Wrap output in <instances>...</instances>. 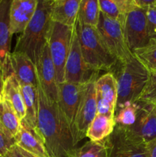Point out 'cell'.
I'll return each mask as SVG.
<instances>
[{"mask_svg": "<svg viewBox=\"0 0 156 157\" xmlns=\"http://www.w3.org/2000/svg\"><path fill=\"white\" fill-rule=\"evenodd\" d=\"M38 113L36 130L49 157H69L76 144L58 102H50L38 83Z\"/></svg>", "mask_w": 156, "mask_h": 157, "instance_id": "cell-1", "label": "cell"}, {"mask_svg": "<svg viewBox=\"0 0 156 157\" xmlns=\"http://www.w3.org/2000/svg\"><path fill=\"white\" fill-rule=\"evenodd\" d=\"M52 0H38L35 14L25 29L17 40L14 52L25 53L34 63H38L44 45L51 23Z\"/></svg>", "mask_w": 156, "mask_h": 157, "instance_id": "cell-2", "label": "cell"}, {"mask_svg": "<svg viewBox=\"0 0 156 157\" xmlns=\"http://www.w3.org/2000/svg\"><path fill=\"white\" fill-rule=\"evenodd\" d=\"M111 72L117 83L116 110L139 101L148 82L149 71L136 56L124 63L117 62Z\"/></svg>", "mask_w": 156, "mask_h": 157, "instance_id": "cell-3", "label": "cell"}, {"mask_svg": "<svg viewBox=\"0 0 156 157\" xmlns=\"http://www.w3.org/2000/svg\"><path fill=\"white\" fill-rule=\"evenodd\" d=\"M75 29L87 65L97 71H112L118 61L105 45L96 27L80 24L76 20Z\"/></svg>", "mask_w": 156, "mask_h": 157, "instance_id": "cell-4", "label": "cell"}, {"mask_svg": "<svg viewBox=\"0 0 156 157\" xmlns=\"http://www.w3.org/2000/svg\"><path fill=\"white\" fill-rule=\"evenodd\" d=\"M73 28L51 21L47 35V44L54 64L58 84L64 82V69L70 52Z\"/></svg>", "mask_w": 156, "mask_h": 157, "instance_id": "cell-5", "label": "cell"}, {"mask_svg": "<svg viewBox=\"0 0 156 157\" xmlns=\"http://www.w3.org/2000/svg\"><path fill=\"white\" fill-rule=\"evenodd\" d=\"M96 29L105 45L118 62L124 63L134 56L127 44L123 27L119 21L100 12Z\"/></svg>", "mask_w": 156, "mask_h": 157, "instance_id": "cell-6", "label": "cell"}, {"mask_svg": "<svg viewBox=\"0 0 156 157\" xmlns=\"http://www.w3.org/2000/svg\"><path fill=\"white\" fill-rule=\"evenodd\" d=\"M98 72L90 68L84 61L74 25L70 52L65 64L64 81L77 84H87L97 79Z\"/></svg>", "mask_w": 156, "mask_h": 157, "instance_id": "cell-7", "label": "cell"}, {"mask_svg": "<svg viewBox=\"0 0 156 157\" xmlns=\"http://www.w3.org/2000/svg\"><path fill=\"white\" fill-rule=\"evenodd\" d=\"M104 142L107 157H148L146 144L131 137L120 126H115Z\"/></svg>", "mask_w": 156, "mask_h": 157, "instance_id": "cell-8", "label": "cell"}, {"mask_svg": "<svg viewBox=\"0 0 156 157\" xmlns=\"http://www.w3.org/2000/svg\"><path fill=\"white\" fill-rule=\"evenodd\" d=\"M123 30L128 48L132 53L148 45L151 38L148 32L146 9L137 7L125 14Z\"/></svg>", "mask_w": 156, "mask_h": 157, "instance_id": "cell-9", "label": "cell"}, {"mask_svg": "<svg viewBox=\"0 0 156 157\" xmlns=\"http://www.w3.org/2000/svg\"><path fill=\"white\" fill-rule=\"evenodd\" d=\"M95 81L84 84L75 120V142H78L87 137L89 126L97 113Z\"/></svg>", "mask_w": 156, "mask_h": 157, "instance_id": "cell-10", "label": "cell"}, {"mask_svg": "<svg viewBox=\"0 0 156 157\" xmlns=\"http://www.w3.org/2000/svg\"><path fill=\"white\" fill-rule=\"evenodd\" d=\"M138 104L134 124L123 128L131 137L147 144L156 138V105L139 101Z\"/></svg>", "mask_w": 156, "mask_h": 157, "instance_id": "cell-11", "label": "cell"}, {"mask_svg": "<svg viewBox=\"0 0 156 157\" xmlns=\"http://www.w3.org/2000/svg\"><path fill=\"white\" fill-rule=\"evenodd\" d=\"M84 85L65 81L58 84V106L71 129L73 137L75 136V120Z\"/></svg>", "mask_w": 156, "mask_h": 157, "instance_id": "cell-12", "label": "cell"}, {"mask_svg": "<svg viewBox=\"0 0 156 157\" xmlns=\"http://www.w3.org/2000/svg\"><path fill=\"white\" fill-rule=\"evenodd\" d=\"M38 84L44 94L50 102H58V84L57 81L56 71L50 56L47 40L42 51L41 57L36 64Z\"/></svg>", "mask_w": 156, "mask_h": 157, "instance_id": "cell-13", "label": "cell"}, {"mask_svg": "<svg viewBox=\"0 0 156 157\" xmlns=\"http://www.w3.org/2000/svg\"><path fill=\"white\" fill-rule=\"evenodd\" d=\"M97 113L115 116L117 101V83L111 71L106 72L95 82Z\"/></svg>", "mask_w": 156, "mask_h": 157, "instance_id": "cell-14", "label": "cell"}, {"mask_svg": "<svg viewBox=\"0 0 156 157\" xmlns=\"http://www.w3.org/2000/svg\"><path fill=\"white\" fill-rule=\"evenodd\" d=\"M11 72L14 74L20 85L38 86L37 68L34 61L25 53L13 52L9 57Z\"/></svg>", "mask_w": 156, "mask_h": 157, "instance_id": "cell-15", "label": "cell"}, {"mask_svg": "<svg viewBox=\"0 0 156 157\" xmlns=\"http://www.w3.org/2000/svg\"><path fill=\"white\" fill-rule=\"evenodd\" d=\"M15 145L35 157H49L46 151L43 140L36 129L31 127L24 121L21 125L15 136Z\"/></svg>", "mask_w": 156, "mask_h": 157, "instance_id": "cell-16", "label": "cell"}, {"mask_svg": "<svg viewBox=\"0 0 156 157\" xmlns=\"http://www.w3.org/2000/svg\"><path fill=\"white\" fill-rule=\"evenodd\" d=\"M38 0H12L10 6V32L22 33L35 14Z\"/></svg>", "mask_w": 156, "mask_h": 157, "instance_id": "cell-17", "label": "cell"}, {"mask_svg": "<svg viewBox=\"0 0 156 157\" xmlns=\"http://www.w3.org/2000/svg\"><path fill=\"white\" fill-rule=\"evenodd\" d=\"M12 0H2L0 2V61L6 74L11 73L9 57L12 35L10 32V6Z\"/></svg>", "mask_w": 156, "mask_h": 157, "instance_id": "cell-18", "label": "cell"}, {"mask_svg": "<svg viewBox=\"0 0 156 157\" xmlns=\"http://www.w3.org/2000/svg\"><path fill=\"white\" fill-rule=\"evenodd\" d=\"M81 0H52L51 20L53 21L74 27L77 19Z\"/></svg>", "mask_w": 156, "mask_h": 157, "instance_id": "cell-19", "label": "cell"}, {"mask_svg": "<svg viewBox=\"0 0 156 157\" xmlns=\"http://www.w3.org/2000/svg\"><path fill=\"white\" fill-rule=\"evenodd\" d=\"M2 99L6 100L11 104L20 121H22L25 117L24 101L21 86L14 74L10 73L5 79Z\"/></svg>", "mask_w": 156, "mask_h": 157, "instance_id": "cell-20", "label": "cell"}, {"mask_svg": "<svg viewBox=\"0 0 156 157\" xmlns=\"http://www.w3.org/2000/svg\"><path fill=\"white\" fill-rule=\"evenodd\" d=\"M116 126L114 117L96 113L94 119L89 126L87 137L93 142H99L110 136Z\"/></svg>", "mask_w": 156, "mask_h": 157, "instance_id": "cell-21", "label": "cell"}, {"mask_svg": "<svg viewBox=\"0 0 156 157\" xmlns=\"http://www.w3.org/2000/svg\"><path fill=\"white\" fill-rule=\"evenodd\" d=\"M20 86L25 107V117L22 121L31 127L35 129L37 127L38 113V87L32 84Z\"/></svg>", "mask_w": 156, "mask_h": 157, "instance_id": "cell-22", "label": "cell"}, {"mask_svg": "<svg viewBox=\"0 0 156 157\" xmlns=\"http://www.w3.org/2000/svg\"><path fill=\"white\" fill-rule=\"evenodd\" d=\"M21 125V121L8 101H0V129L11 138H15Z\"/></svg>", "mask_w": 156, "mask_h": 157, "instance_id": "cell-23", "label": "cell"}, {"mask_svg": "<svg viewBox=\"0 0 156 157\" xmlns=\"http://www.w3.org/2000/svg\"><path fill=\"white\" fill-rule=\"evenodd\" d=\"M99 13V0H81L76 20L80 24L96 27Z\"/></svg>", "mask_w": 156, "mask_h": 157, "instance_id": "cell-24", "label": "cell"}, {"mask_svg": "<svg viewBox=\"0 0 156 157\" xmlns=\"http://www.w3.org/2000/svg\"><path fill=\"white\" fill-rule=\"evenodd\" d=\"M69 157H107L104 140L99 142L88 141L80 147H76Z\"/></svg>", "mask_w": 156, "mask_h": 157, "instance_id": "cell-25", "label": "cell"}, {"mask_svg": "<svg viewBox=\"0 0 156 157\" xmlns=\"http://www.w3.org/2000/svg\"><path fill=\"white\" fill-rule=\"evenodd\" d=\"M133 55L148 71H156V41L151 40L148 45L135 50Z\"/></svg>", "mask_w": 156, "mask_h": 157, "instance_id": "cell-26", "label": "cell"}, {"mask_svg": "<svg viewBox=\"0 0 156 157\" xmlns=\"http://www.w3.org/2000/svg\"><path fill=\"white\" fill-rule=\"evenodd\" d=\"M138 107V101L132 104L122 106L119 109L115 110V123L116 125L122 127H129L134 124L136 118Z\"/></svg>", "mask_w": 156, "mask_h": 157, "instance_id": "cell-27", "label": "cell"}, {"mask_svg": "<svg viewBox=\"0 0 156 157\" xmlns=\"http://www.w3.org/2000/svg\"><path fill=\"white\" fill-rule=\"evenodd\" d=\"M99 10L109 18L119 21L123 27L125 15L122 13L113 0H99Z\"/></svg>", "mask_w": 156, "mask_h": 157, "instance_id": "cell-28", "label": "cell"}, {"mask_svg": "<svg viewBox=\"0 0 156 157\" xmlns=\"http://www.w3.org/2000/svg\"><path fill=\"white\" fill-rule=\"evenodd\" d=\"M139 101L156 105V71L149 72V78Z\"/></svg>", "mask_w": 156, "mask_h": 157, "instance_id": "cell-29", "label": "cell"}, {"mask_svg": "<svg viewBox=\"0 0 156 157\" xmlns=\"http://www.w3.org/2000/svg\"><path fill=\"white\" fill-rule=\"evenodd\" d=\"M148 32L151 40L156 41V8L154 6L146 9Z\"/></svg>", "mask_w": 156, "mask_h": 157, "instance_id": "cell-30", "label": "cell"}, {"mask_svg": "<svg viewBox=\"0 0 156 157\" xmlns=\"http://www.w3.org/2000/svg\"><path fill=\"white\" fill-rule=\"evenodd\" d=\"M15 145V138H11L8 136L0 129V156H4Z\"/></svg>", "mask_w": 156, "mask_h": 157, "instance_id": "cell-31", "label": "cell"}, {"mask_svg": "<svg viewBox=\"0 0 156 157\" xmlns=\"http://www.w3.org/2000/svg\"><path fill=\"white\" fill-rule=\"evenodd\" d=\"M117 5L119 9L123 14H127L130 11L139 7L136 4V0H113Z\"/></svg>", "mask_w": 156, "mask_h": 157, "instance_id": "cell-32", "label": "cell"}, {"mask_svg": "<svg viewBox=\"0 0 156 157\" xmlns=\"http://www.w3.org/2000/svg\"><path fill=\"white\" fill-rule=\"evenodd\" d=\"M8 154L11 157H35L28 152L24 151L22 149L18 147L17 145L13 146L9 151L7 152Z\"/></svg>", "mask_w": 156, "mask_h": 157, "instance_id": "cell-33", "label": "cell"}, {"mask_svg": "<svg viewBox=\"0 0 156 157\" xmlns=\"http://www.w3.org/2000/svg\"><path fill=\"white\" fill-rule=\"evenodd\" d=\"M6 77H7V74H6L2 63L0 61V101L2 99L3 86H4V81Z\"/></svg>", "mask_w": 156, "mask_h": 157, "instance_id": "cell-34", "label": "cell"}, {"mask_svg": "<svg viewBox=\"0 0 156 157\" xmlns=\"http://www.w3.org/2000/svg\"><path fill=\"white\" fill-rule=\"evenodd\" d=\"M148 157H156V138L146 144Z\"/></svg>", "mask_w": 156, "mask_h": 157, "instance_id": "cell-35", "label": "cell"}, {"mask_svg": "<svg viewBox=\"0 0 156 157\" xmlns=\"http://www.w3.org/2000/svg\"><path fill=\"white\" fill-rule=\"evenodd\" d=\"M136 2L139 7L147 9L151 6H154L155 0H136Z\"/></svg>", "mask_w": 156, "mask_h": 157, "instance_id": "cell-36", "label": "cell"}, {"mask_svg": "<svg viewBox=\"0 0 156 157\" xmlns=\"http://www.w3.org/2000/svg\"><path fill=\"white\" fill-rule=\"evenodd\" d=\"M0 157H11L10 156H9V154H8V153H6V154H5L4 155V156H0Z\"/></svg>", "mask_w": 156, "mask_h": 157, "instance_id": "cell-37", "label": "cell"}, {"mask_svg": "<svg viewBox=\"0 0 156 157\" xmlns=\"http://www.w3.org/2000/svg\"><path fill=\"white\" fill-rule=\"evenodd\" d=\"M154 7L156 8V0H155V2H154Z\"/></svg>", "mask_w": 156, "mask_h": 157, "instance_id": "cell-38", "label": "cell"}, {"mask_svg": "<svg viewBox=\"0 0 156 157\" xmlns=\"http://www.w3.org/2000/svg\"><path fill=\"white\" fill-rule=\"evenodd\" d=\"M2 0H0V2H2Z\"/></svg>", "mask_w": 156, "mask_h": 157, "instance_id": "cell-39", "label": "cell"}]
</instances>
